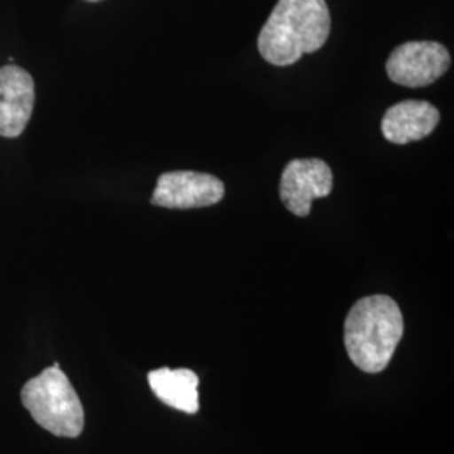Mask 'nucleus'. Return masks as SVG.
Masks as SVG:
<instances>
[{
    "label": "nucleus",
    "mask_w": 454,
    "mask_h": 454,
    "mask_svg": "<svg viewBox=\"0 0 454 454\" xmlns=\"http://www.w3.org/2000/svg\"><path fill=\"white\" fill-rule=\"evenodd\" d=\"M448 49L433 41H412L390 52L386 71L392 82L407 88H422L438 82L450 69Z\"/></svg>",
    "instance_id": "obj_4"
},
{
    "label": "nucleus",
    "mask_w": 454,
    "mask_h": 454,
    "mask_svg": "<svg viewBox=\"0 0 454 454\" xmlns=\"http://www.w3.org/2000/svg\"><path fill=\"white\" fill-rule=\"evenodd\" d=\"M152 392L165 406L174 407L185 414L199 411V377L189 369H157L148 373Z\"/></svg>",
    "instance_id": "obj_9"
},
{
    "label": "nucleus",
    "mask_w": 454,
    "mask_h": 454,
    "mask_svg": "<svg viewBox=\"0 0 454 454\" xmlns=\"http://www.w3.org/2000/svg\"><path fill=\"white\" fill-rule=\"evenodd\" d=\"M330 27L325 0H278L258 37L260 54L270 65H294L324 48Z\"/></svg>",
    "instance_id": "obj_1"
},
{
    "label": "nucleus",
    "mask_w": 454,
    "mask_h": 454,
    "mask_svg": "<svg viewBox=\"0 0 454 454\" xmlns=\"http://www.w3.org/2000/svg\"><path fill=\"white\" fill-rule=\"evenodd\" d=\"M22 404L34 421L59 438H78L84 427V409L66 373L54 364L26 382Z\"/></svg>",
    "instance_id": "obj_3"
},
{
    "label": "nucleus",
    "mask_w": 454,
    "mask_h": 454,
    "mask_svg": "<svg viewBox=\"0 0 454 454\" xmlns=\"http://www.w3.org/2000/svg\"><path fill=\"white\" fill-rule=\"evenodd\" d=\"M404 335L399 305L386 294L358 300L345 320V348L360 371L382 372Z\"/></svg>",
    "instance_id": "obj_2"
},
{
    "label": "nucleus",
    "mask_w": 454,
    "mask_h": 454,
    "mask_svg": "<svg viewBox=\"0 0 454 454\" xmlns=\"http://www.w3.org/2000/svg\"><path fill=\"white\" fill-rule=\"evenodd\" d=\"M226 194L223 180L211 174L194 170L165 172L152 195V204L165 209L209 207L221 202Z\"/></svg>",
    "instance_id": "obj_5"
},
{
    "label": "nucleus",
    "mask_w": 454,
    "mask_h": 454,
    "mask_svg": "<svg viewBox=\"0 0 454 454\" xmlns=\"http://www.w3.org/2000/svg\"><path fill=\"white\" fill-rule=\"evenodd\" d=\"M333 189V172L322 159H293L286 163L281 182L279 197L288 211L307 217L311 202L330 195Z\"/></svg>",
    "instance_id": "obj_6"
},
{
    "label": "nucleus",
    "mask_w": 454,
    "mask_h": 454,
    "mask_svg": "<svg viewBox=\"0 0 454 454\" xmlns=\"http://www.w3.org/2000/svg\"><path fill=\"white\" fill-rule=\"evenodd\" d=\"M439 112L434 105L424 99H404L382 118V135L395 145H406L429 137L438 127Z\"/></svg>",
    "instance_id": "obj_8"
},
{
    "label": "nucleus",
    "mask_w": 454,
    "mask_h": 454,
    "mask_svg": "<svg viewBox=\"0 0 454 454\" xmlns=\"http://www.w3.org/2000/svg\"><path fill=\"white\" fill-rule=\"evenodd\" d=\"M34 101L33 76L16 65L0 67V137L16 138L24 131Z\"/></svg>",
    "instance_id": "obj_7"
},
{
    "label": "nucleus",
    "mask_w": 454,
    "mask_h": 454,
    "mask_svg": "<svg viewBox=\"0 0 454 454\" xmlns=\"http://www.w3.org/2000/svg\"><path fill=\"white\" fill-rule=\"evenodd\" d=\"M90 2H97V0H90Z\"/></svg>",
    "instance_id": "obj_10"
}]
</instances>
